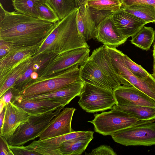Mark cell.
<instances>
[{
    "label": "cell",
    "instance_id": "cell-1",
    "mask_svg": "<svg viewBox=\"0 0 155 155\" xmlns=\"http://www.w3.org/2000/svg\"><path fill=\"white\" fill-rule=\"evenodd\" d=\"M54 25L17 11L5 10L0 19V40L10 47L35 45L43 42Z\"/></svg>",
    "mask_w": 155,
    "mask_h": 155
},
{
    "label": "cell",
    "instance_id": "cell-2",
    "mask_svg": "<svg viewBox=\"0 0 155 155\" xmlns=\"http://www.w3.org/2000/svg\"><path fill=\"white\" fill-rule=\"evenodd\" d=\"M77 12L76 7L64 18L56 23L58 34L54 53L60 54L78 48H89L78 30L76 21Z\"/></svg>",
    "mask_w": 155,
    "mask_h": 155
},
{
    "label": "cell",
    "instance_id": "cell-3",
    "mask_svg": "<svg viewBox=\"0 0 155 155\" xmlns=\"http://www.w3.org/2000/svg\"><path fill=\"white\" fill-rule=\"evenodd\" d=\"M80 80L81 69L77 64L53 76L33 81L20 93L24 97L49 93Z\"/></svg>",
    "mask_w": 155,
    "mask_h": 155
},
{
    "label": "cell",
    "instance_id": "cell-4",
    "mask_svg": "<svg viewBox=\"0 0 155 155\" xmlns=\"http://www.w3.org/2000/svg\"><path fill=\"white\" fill-rule=\"evenodd\" d=\"M107 49L113 66L121 84L133 86L155 101V80L151 74L147 78L141 79L133 75L124 62L122 52L116 48L108 47Z\"/></svg>",
    "mask_w": 155,
    "mask_h": 155
},
{
    "label": "cell",
    "instance_id": "cell-5",
    "mask_svg": "<svg viewBox=\"0 0 155 155\" xmlns=\"http://www.w3.org/2000/svg\"><path fill=\"white\" fill-rule=\"evenodd\" d=\"M88 122L94 126L95 131L104 136L110 135L123 129L138 124L155 121L140 120L124 111L112 108L108 111L94 114Z\"/></svg>",
    "mask_w": 155,
    "mask_h": 155
},
{
    "label": "cell",
    "instance_id": "cell-6",
    "mask_svg": "<svg viewBox=\"0 0 155 155\" xmlns=\"http://www.w3.org/2000/svg\"><path fill=\"white\" fill-rule=\"evenodd\" d=\"M64 107L57 110L35 115H30L28 120L20 125L8 141L9 145L23 146L28 141L34 140L47 127L51 120Z\"/></svg>",
    "mask_w": 155,
    "mask_h": 155
},
{
    "label": "cell",
    "instance_id": "cell-7",
    "mask_svg": "<svg viewBox=\"0 0 155 155\" xmlns=\"http://www.w3.org/2000/svg\"><path fill=\"white\" fill-rule=\"evenodd\" d=\"M79 97V105L88 113L111 109L116 104L113 90L86 82Z\"/></svg>",
    "mask_w": 155,
    "mask_h": 155
},
{
    "label": "cell",
    "instance_id": "cell-8",
    "mask_svg": "<svg viewBox=\"0 0 155 155\" xmlns=\"http://www.w3.org/2000/svg\"><path fill=\"white\" fill-rule=\"evenodd\" d=\"M115 142L125 146L155 145V121L138 124L111 135Z\"/></svg>",
    "mask_w": 155,
    "mask_h": 155
},
{
    "label": "cell",
    "instance_id": "cell-9",
    "mask_svg": "<svg viewBox=\"0 0 155 155\" xmlns=\"http://www.w3.org/2000/svg\"><path fill=\"white\" fill-rule=\"evenodd\" d=\"M90 51L89 48H81L57 54L40 70L37 79L53 76L77 64L82 65L89 58Z\"/></svg>",
    "mask_w": 155,
    "mask_h": 155
},
{
    "label": "cell",
    "instance_id": "cell-10",
    "mask_svg": "<svg viewBox=\"0 0 155 155\" xmlns=\"http://www.w3.org/2000/svg\"><path fill=\"white\" fill-rule=\"evenodd\" d=\"M42 43L31 46L11 47L9 52L0 58V86L16 67L24 61L35 56Z\"/></svg>",
    "mask_w": 155,
    "mask_h": 155
},
{
    "label": "cell",
    "instance_id": "cell-11",
    "mask_svg": "<svg viewBox=\"0 0 155 155\" xmlns=\"http://www.w3.org/2000/svg\"><path fill=\"white\" fill-rule=\"evenodd\" d=\"M85 84L83 80L76 81L64 87L49 93L22 97L31 100H48L60 103L64 107L76 97L80 96Z\"/></svg>",
    "mask_w": 155,
    "mask_h": 155
},
{
    "label": "cell",
    "instance_id": "cell-12",
    "mask_svg": "<svg viewBox=\"0 0 155 155\" xmlns=\"http://www.w3.org/2000/svg\"><path fill=\"white\" fill-rule=\"evenodd\" d=\"M76 110L73 107L64 108L51 120L47 127L39 136V140L52 138L74 131L71 124Z\"/></svg>",
    "mask_w": 155,
    "mask_h": 155
},
{
    "label": "cell",
    "instance_id": "cell-13",
    "mask_svg": "<svg viewBox=\"0 0 155 155\" xmlns=\"http://www.w3.org/2000/svg\"><path fill=\"white\" fill-rule=\"evenodd\" d=\"M117 105H136L155 107V101L133 86H121L113 90Z\"/></svg>",
    "mask_w": 155,
    "mask_h": 155
},
{
    "label": "cell",
    "instance_id": "cell-14",
    "mask_svg": "<svg viewBox=\"0 0 155 155\" xmlns=\"http://www.w3.org/2000/svg\"><path fill=\"white\" fill-rule=\"evenodd\" d=\"M112 15L97 25L95 38L105 46L116 48L124 43L128 38L117 28L113 21Z\"/></svg>",
    "mask_w": 155,
    "mask_h": 155
},
{
    "label": "cell",
    "instance_id": "cell-15",
    "mask_svg": "<svg viewBox=\"0 0 155 155\" xmlns=\"http://www.w3.org/2000/svg\"><path fill=\"white\" fill-rule=\"evenodd\" d=\"M30 115L22 108L9 102L5 106L3 124L0 135L8 141L20 125L28 120Z\"/></svg>",
    "mask_w": 155,
    "mask_h": 155
},
{
    "label": "cell",
    "instance_id": "cell-16",
    "mask_svg": "<svg viewBox=\"0 0 155 155\" xmlns=\"http://www.w3.org/2000/svg\"><path fill=\"white\" fill-rule=\"evenodd\" d=\"M78 8L76 21L78 30L86 41L95 39L97 26L91 16L86 0H75Z\"/></svg>",
    "mask_w": 155,
    "mask_h": 155
},
{
    "label": "cell",
    "instance_id": "cell-17",
    "mask_svg": "<svg viewBox=\"0 0 155 155\" xmlns=\"http://www.w3.org/2000/svg\"><path fill=\"white\" fill-rule=\"evenodd\" d=\"M112 18L118 30L127 38L134 35L147 24L144 21L126 12L121 8L113 13Z\"/></svg>",
    "mask_w": 155,
    "mask_h": 155
},
{
    "label": "cell",
    "instance_id": "cell-18",
    "mask_svg": "<svg viewBox=\"0 0 155 155\" xmlns=\"http://www.w3.org/2000/svg\"><path fill=\"white\" fill-rule=\"evenodd\" d=\"M80 68L81 79L85 82L114 90L102 69L91 56Z\"/></svg>",
    "mask_w": 155,
    "mask_h": 155
},
{
    "label": "cell",
    "instance_id": "cell-19",
    "mask_svg": "<svg viewBox=\"0 0 155 155\" xmlns=\"http://www.w3.org/2000/svg\"><path fill=\"white\" fill-rule=\"evenodd\" d=\"M94 132L91 131H73L64 135L45 139L35 140L30 144L43 147L51 152L53 155H63L60 149L61 144L70 140L93 137Z\"/></svg>",
    "mask_w": 155,
    "mask_h": 155
},
{
    "label": "cell",
    "instance_id": "cell-20",
    "mask_svg": "<svg viewBox=\"0 0 155 155\" xmlns=\"http://www.w3.org/2000/svg\"><path fill=\"white\" fill-rule=\"evenodd\" d=\"M91 56L101 68L114 90L121 85L105 45L95 49Z\"/></svg>",
    "mask_w": 155,
    "mask_h": 155
},
{
    "label": "cell",
    "instance_id": "cell-21",
    "mask_svg": "<svg viewBox=\"0 0 155 155\" xmlns=\"http://www.w3.org/2000/svg\"><path fill=\"white\" fill-rule=\"evenodd\" d=\"M22 108L30 115H37L61 106V104L48 100H31L23 98L21 95L13 103Z\"/></svg>",
    "mask_w": 155,
    "mask_h": 155
},
{
    "label": "cell",
    "instance_id": "cell-22",
    "mask_svg": "<svg viewBox=\"0 0 155 155\" xmlns=\"http://www.w3.org/2000/svg\"><path fill=\"white\" fill-rule=\"evenodd\" d=\"M112 108L127 113L140 120L155 121V107L133 105H115Z\"/></svg>",
    "mask_w": 155,
    "mask_h": 155
},
{
    "label": "cell",
    "instance_id": "cell-23",
    "mask_svg": "<svg viewBox=\"0 0 155 155\" xmlns=\"http://www.w3.org/2000/svg\"><path fill=\"white\" fill-rule=\"evenodd\" d=\"M125 12L145 21L147 24L155 23V6L136 3L121 8Z\"/></svg>",
    "mask_w": 155,
    "mask_h": 155
},
{
    "label": "cell",
    "instance_id": "cell-24",
    "mask_svg": "<svg viewBox=\"0 0 155 155\" xmlns=\"http://www.w3.org/2000/svg\"><path fill=\"white\" fill-rule=\"evenodd\" d=\"M93 138L83 137L66 141L61 144L60 149L63 155H81Z\"/></svg>",
    "mask_w": 155,
    "mask_h": 155
},
{
    "label": "cell",
    "instance_id": "cell-25",
    "mask_svg": "<svg viewBox=\"0 0 155 155\" xmlns=\"http://www.w3.org/2000/svg\"><path fill=\"white\" fill-rule=\"evenodd\" d=\"M33 57L22 62L8 74L3 84L0 87V97L8 89L14 87L30 66Z\"/></svg>",
    "mask_w": 155,
    "mask_h": 155
},
{
    "label": "cell",
    "instance_id": "cell-26",
    "mask_svg": "<svg viewBox=\"0 0 155 155\" xmlns=\"http://www.w3.org/2000/svg\"><path fill=\"white\" fill-rule=\"evenodd\" d=\"M131 43L143 50H149L155 38V31L151 27L143 26L132 36Z\"/></svg>",
    "mask_w": 155,
    "mask_h": 155
},
{
    "label": "cell",
    "instance_id": "cell-27",
    "mask_svg": "<svg viewBox=\"0 0 155 155\" xmlns=\"http://www.w3.org/2000/svg\"><path fill=\"white\" fill-rule=\"evenodd\" d=\"M16 11L21 13L39 18L36 6L45 0H11Z\"/></svg>",
    "mask_w": 155,
    "mask_h": 155
},
{
    "label": "cell",
    "instance_id": "cell-28",
    "mask_svg": "<svg viewBox=\"0 0 155 155\" xmlns=\"http://www.w3.org/2000/svg\"><path fill=\"white\" fill-rule=\"evenodd\" d=\"M54 10L60 20L64 18L76 8L75 0H45Z\"/></svg>",
    "mask_w": 155,
    "mask_h": 155
},
{
    "label": "cell",
    "instance_id": "cell-29",
    "mask_svg": "<svg viewBox=\"0 0 155 155\" xmlns=\"http://www.w3.org/2000/svg\"><path fill=\"white\" fill-rule=\"evenodd\" d=\"M89 8L95 10H104L113 13L122 8L121 0H86Z\"/></svg>",
    "mask_w": 155,
    "mask_h": 155
},
{
    "label": "cell",
    "instance_id": "cell-30",
    "mask_svg": "<svg viewBox=\"0 0 155 155\" xmlns=\"http://www.w3.org/2000/svg\"><path fill=\"white\" fill-rule=\"evenodd\" d=\"M39 18L55 23L60 21L56 13L45 0L36 6Z\"/></svg>",
    "mask_w": 155,
    "mask_h": 155
},
{
    "label": "cell",
    "instance_id": "cell-31",
    "mask_svg": "<svg viewBox=\"0 0 155 155\" xmlns=\"http://www.w3.org/2000/svg\"><path fill=\"white\" fill-rule=\"evenodd\" d=\"M58 34V28L56 23L52 30L42 42L35 57L41 54H47L54 53V47Z\"/></svg>",
    "mask_w": 155,
    "mask_h": 155
},
{
    "label": "cell",
    "instance_id": "cell-32",
    "mask_svg": "<svg viewBox=\"0 0 155 155\" xmlns=\"http://www.w3.org/2000/svg\"><path fill=\"white\" fill-rule=\"evenodd\" d=\"M123 57L127 68L133 75L141 79L147 78L150 75L141 65L134 62L127 55L124 54Z\"/></svg>",
    "mask_w": 155,
    "mask_h": 155
},
{
    "label": "cell",
    "instance_id": "cell-33",
    "mask_svg": "<svg viewBox=\"0 0 155 155\" xmlns=\"http://www.w3.org/2000/svg\"><path fill=\"white\" fill-rule=\"evenodd\" d=\"M21 95L19 90L15 87L11 88L0 97V100L6 104L9 102L14 103Z\"/></svg>",
    "mask_w": 155,
    "mask_h": 155
},
{
    "label": "cell",
    "instance_id": "cell-34",
    "mask_svg": "<svg viewBox=\"0 0 155 155\" xmlns=\"http://www.w3.org/2000/svg\"><path fill=\"white\" fill-rule=\"evenodd\" d=\"M89 9L93 20L97 26L101 21L113 13L107 10Z\"/></svg>",
    "mask_w": 155,
    "mask_h": 155
},
{
    "label": "cell",
    "instance_id": "cell-35",
    "mask_svg": "<svg viewBox=\"0 0 155 155\" xmlns=\"http://www.w3.org/2000/svg\"><path fill=\"white\" fill-rule=\"evenodd\" d=\"M88 154L91 155H117L116 153L110 146L104 145H101L99 147L92 150L91 152Z\"/></svg>",
    "mask_w": 155,
    "mask_h": 155
},
{
    "label": "cell",
    "instance_id": "cell-36",
    "mask_svg": "<svg viewBox=\"0 0 155 155\" xmlns=\"http://www.w3.org/2000/svg\"><path fill=\"white\" fill-rule=\"evenodd\" d=\"M9 147L14 155H39V153L27 149L26 146L9 145Z\"/></svg>",
    "mask_w": 155,
    "mask_h": 155
},
{
    "label": "cell",
    "instance_id": "cell-37",
    "mask_svg": "<svg viewBox=\"0 0 155 155\" xmlns=\"http://www.w3.org/2000/svg\"><path fill=\"white\" fill-rule=\"evenodd\" d=\"M0 155H14L9 147L8 141L0 135Z\"/></svg>",
    "mask_w": 155,
    "mask_h": 155
},
{
    "label": "cell",
    "instance_id": "cell-38",
    "mask_svg": "<svg viewBox=\"0 0 155 155\" xmlns=\"http://www.w3.org/2000/svg\"><path fill=\"white\" fill-rule=\"evenodd\" d=\"M122 7L128 6L134 4L141 3L151 5L155 6V0H121Z\"/></svg>",
    "mask_w": 155,
    "mask_h": 155
},
{
    "label": "cell",
    "instance_id": "cell-39",
    "mask_svg": "<svg viewBox=\"0 0 155 155\" xmlns=\"http://www.w3.org/2000/svg\"><path fill=\"white\" fill-rule=\"evenodd\" d=\"M11 47L7 43L0 40V57H2L9 51Z\"/></svg>",
    "mask_w": 155,
    "mask_h": 155
},
{
    "label": "cell",
    "instance_id": "cell-40",
    "mask_svg": "<svg viewBox=\"0 0 155 155\" xmlns=\"http://www.w3.org/2000/svg\"><path fill=\"white\" fill-rule=\"evenodd\" d=\"M5 111V106L0 113V132L1 131L4 122Z\"/></svg>",
    "mask_w": 155,
    "mask_h": 155
},
{
    "label": "cell",
    "instance_id": "cell-41",
    "mask_svg": "<svg viewBox=\"0 0 155 155\" xmlns=\"http://www.w3.org/2000/svg\"><path fill=\"white\" fill-rule=\"evenodd\" d=\"M38 77V73L34 71L32 72L31 74V75L30 78L31 79H34V80H35L37 79Z\"/></svg>",
    "mask_w": 155,
    "mask_h": 155
},
{
    "label": "cell",
    "instance_id": "cell-42",
    "mask_svg": "<svg viewBox=\"0 0 155 155\" xmlns=\"http://www.w3.org/2000/svg\"><path fill=\"white\" fill-rule=\"evenodd\" d=\"M6 106L5 103L2 100H0V113H1L4 108Z\"/></svg>",
    "mask_w": 155,
    "mask_h": 155
},
{
    "label": "cell",
    "instance_id": "cell-43",
    "mask_svg": "<svg viewBox=\"0 0 155 155\" xmlns=\"http://www.w3.org/2000/svg\"><path fill=\"white\" fill-rule=\"evenodd\" d=\"M153 73L151 74L154 79L155 80V61L154 60H153Z\"/></svg>",
    "mask_w": 155,
    "mask_h": 155
},
{
    "label": "cell",
    "instance_id": "cell-44",
    "mask_svg": "<svg viewBox=\"0 0 155 155\" xmlns=\"http://www.w3.org/2000/svg\"><path fill=\"white\" fill-rule=\"evenodd\" d=\"M153 60L155 61V42L154 43L153 45Z\"/></svg>",
    "mask_w": 155,
    "mask_h": 155
}]
</instances>
